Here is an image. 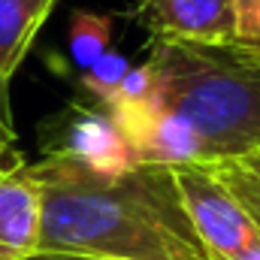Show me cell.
<instances>
[{
    "label": "cell",
    "mask_w": 260,
    "mask_h": 260,
    "mask_svg": "<svg viewBox=\"0 0 260 260\" xmlns=\"http://www.w3.org/2000/svg\"><path fill=\"white\" fill-rule=\"evenodd\" d=\"M30 173L43 191L40 251L112 260H209L173 170L142 164L124 179H100L49 151Z\"/></svg>",
    "instance_id": "1"
},
{
    "label": "cell",
    "mask_w": 260,
    "mask_h": 260,
    "mask_svg": "<svg viewBox=\"0 0 260 260\" xmlns=\"http://www.w3.org/2000/svg\"><path fill=\"white\" fill-rule=\"evenodd\" d=\"M157 103L194 130L209 167L260 148V52L151 37Z\"/></svg>",
    "instance_id": "2"
},
{
    "label": "cell",
    "mask_w": 260,
    "mask_h": 260,
    "mask_svg": "<svg viewBox=\"0 0 260 260\" xmlns=\"http://www.w3.org/2000/svg\"><path fill=\"white\" fill-rule=\"evenodd\" d=\"M188 218L194 224L203 251L209 260H242L260 245V230L254 227L245 206L233 197L224 179L209 164L170 167Z\"/></svg>",
    "instance_id": "3"
},
{
    "label": "cell",
    "mask_w": 260,
    "mask_h": 260,
    "mask_svg": "<svg viewBox=\"0 0 260 260\" xmlns=\"http://www.w3.org/2000/svg\"><path fill=\"white\" fill-rule=\"evenodd\" d=\"M52 151L79 164L91 176L109 182L124 179L136 167H142L139 154L133 151L115 118L103 109H88V106H73V115L64 124V136Z\"/></svg>",
    "instance_id": "4"
},
{
    "label": "cell",
    "mask_w": 260,
    "mask_h": 260,
    "mask_svg": "<svg viewBox=\"0 0 260 260\" xmlns=\"http://www.w3.org/2000/svg\"><path fill=\"white\" fill-rule=\"evenodd\" d=\"M133 18L160 40L203 46L236 43L233 0H136Z\"/></svg>",
    "instance_id": "5"
},
{
    "label": "cell",
    "mask_w": 260,
    "mask_h": 260,
    "mask_svg": "<svg viewBox=\"0 0 260 260\" xmlns=\"http://www.w3.org/2000/svg\"><path fill=\"white\" fill-rule=\"evenodd\" d=\"M43 191L24 160L0 164V260H27L40 251Z\"/></svg>",
    "instance_id": "6"
},
{
    "label": "cell",
    "mask_w": 260,
    "mask_h": 260,
    "mask_svg": "<svg viewBox=\"0 0 260 260\" xmlns=\"http://www.w3.org/2000/svg\"><path fill=\"white\" fill-rule=\"evenodd\" d=\"M55 3L58 0H0V82L15 76Z\"/></svg>",
    "instance_id": "7"
},
{
    "label": "cell",
    "mask_w": 260,
    "mask_h": 260,
    "mask_svg": "<svg viewBox=\"0 0 260 260\" xmlns=\"http://www.w3.org/2000/svg\"><path fill=\"white\" fill-rule=\"evenodd\" d=\"M115 30V15L100 9H73L70 12V58L79 70H88L109 52Z\"/></svg>",
    "instance_id": "8"
},
{
    "label": "cell",
    "mask_w": 260,
    "mask_h": 260,
    "mask_svg": "<svg viewBox=\"0 0 260 260\" xmlns=\"http://www.w3.org/2000/svg\"><path fill=\"white\" fill-rule=\"evenodd\" d=\"M130 67L133 64H130L121 52H112L109 49L100 61H94L88 70H82V88L88 94H94L97 100L109 103L115 97V91L121 88V82H124V76L130 73Z\"/></svg>",
    "instance_id": "9"
},
{
    "label": "cell",
    "mask_w": 260,
    "mask_h": 260,
    "mask_svg": "<svg viewBox=\"0 0 260 260\" xmlns=\"http://www.w3.org/2000/svg\"><path fill=\"white\" fill-rule=\"evenodd\" d=\"M215 173L224 179V185L233 191V197L245 206V212L251 215L254 227L260 230V179L251 176L242 164L227 160V164H215Z\"/></svg>",
    "instance_id": "10"
},
{
    "label": "cell",
    "mask_w": 260,
    "mask_h": 260,
    "mask_svg": "<svg viewBox=\"0 0 260 260\" xmlns=\"http://www.w3.org/2000/svg\"><path fill=\"white\" fill-rule=\"evenodd\" d=\"M236 9V43L260 52V0H233Z\"/></svg>",
    "instance_id": "11"
},
{
    "label": "cell",
    "mask_w": 260,
    "mask_h": 260,
    "mask_svg": "<svg viewBox=\"0 0 260 260\" xmlns=\"http://www.w3.org/2000/svg\"><path fill=\"white\" fill-rule=\"evenodd\" d=\"M15 121H12V103H9V82H0V164L21 160L15 151Z\"/></svg>",
    "instance_id": "12"
},
{
    "label": "cell",
    "mask_w": 260,
    "mask_h": 260,
    "mask_svg": "<svg viewBox=\"0 0 260 260\" xmlns=\"http://www.w3.org/2000/svg\"><path fill=\"white\" fill-rule=\"evenodd\" d=\"M27 260H112V257H91V254H67V251H37Z\"/></svg>",
    "instance_id": "13"
},
{
    "label": "cell",
    "mask_w": 260,
    "mask_h": 260,
    "mask_svg": "<svg viewBox=\"0 0 260 260\" xmlns=\"http://www.w3.org/2000/svg\"><path fill=\"white\" fill-rule=\"evenodd\" d=\"M236 164H242V167H245V170H248L251 176H257V179H260V148H257V151H251L248 157L236 160Z\"/></svg>",
    "instance_id": "14"
},
{
    "label": "cell",
    "mask_w": 260,
    "mask_h": 260,
    "mask_svg": "<svg viewBox=\"0 0 260 260\" xmlns=\"http://www.w3.org/2000/svg\"><path fill=\"white\" fill-rule=\"evenodd\" d=\"M242 260H260V245L254 248V251H248V254H245Z\"/></svg>",
    "instance_id": "15"
}]
</instances>
